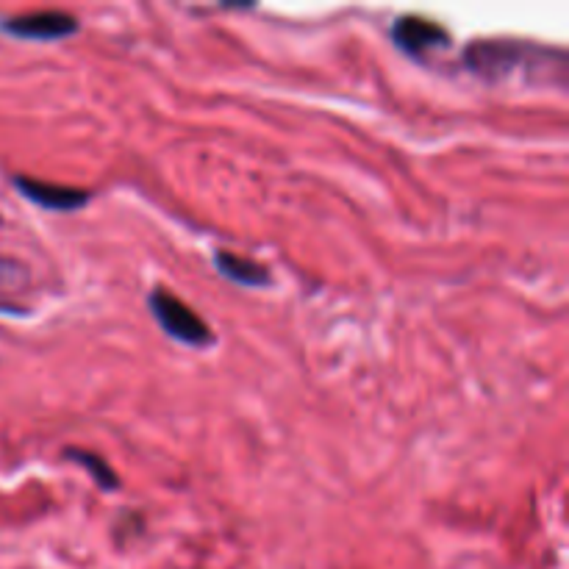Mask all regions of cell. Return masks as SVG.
Returning a JSON list of instances; mask_svg holds the SVG:
<instances>
[{"mask_svg":"<svg viewBox=\"0 0 569 569\" xmlns=\"http://www.w3.org/2000/svg\"><path fill=\"white\" fill-rule=\"evenodd\" d=\"M392 42L414 59H425L428 53L445 50L450 45V31L445 25L433 23V20L406 14L392 25Z\"/></svg>","mask_w":569,"mask_h":569,"instance_id":"4","label":"cell"},{"mask_svg":"<svg viewBox=\"0 0 569 569\" xmlns=\"http://www.w3.org/2000/svg\"><path fill=\"white\" fill-rule=\"evenodd\" d=\"M148 306L153 311L156 322L161 325V331L170 336V339H175V342H181L186 347H198V350L214 345L217 336L206 325V320L195 309H189L184 300L173 295L170 289L156 286L150 292Z\"/></svg>","mask_w":569,"mask_h":569,"instance_id":"2","label":"cell"},{"mask_svg":"<svg viewBox=\"0 0 569 569\" xmlns=\"http://www.w3.org/2000/svg\"><path fill=\"white\" fill-rule=\"evenodd\" d=\"M464 64L472 75L486 81H503L511 75L567 81V53L558 48H539L522 39H475L464 50Z\"/></svg>","mask_w":569,"mask_h":569,"instance_id":"1","label":"cell"},{"mask_svg":"<svg viewBox=\"0 0 569 569\" xmlns=\"http://www.w3.org/2000/svg\"><path fill=\"white\" fill-rule=\"evenodd\" d=\"M64 458H70V461H75L78 467H84L89 478L98 483L100 489L114 492V489L120 486L117 472H114L112 467H109V461L103 456H98V453H89V450H81V447H67V450H64Z\"/></svg>","mask_w":569,"mask_h":569,"instance_id":"7","label":"cell"},{"mask_svg":"<svg viewBox=\"0 0 569 569\" xmlns=\"http://www.w3.org/2000/svg\"><path fill=\"white\" fill-rule=\"evenodd\" d=\"M14 186L23 192L25 198L31 203H37L39 209L48 211H75L84 209L89 203L87 189H78V186H64V184H50V181H39V178H28V175H17Z\"/></svg>","mask_w":569,"mask_h":569,"instance_id":"5","label":"cell"},{"mask_svg":"<svg viewBox=\"0 0 569 569\" xmlns=\"http://www.w3.org/2000/svg\"><path fill=\"white\" fill-rule=\"evenodd\" d=\"M0 28L9 37L25 39V42H59V39L75 37L81 31V23L67 12H31L3 20Z\"/></svg>","mask_w":569,"mask_h":569,"instance_id":"3","label":"cell"},{"mask_svg":"<svg viewBox=\"0 0 569 569\" xmlns=\"http://www.w3.org/2000/svg\"><path fill=\"white\" fill-rule=\"evenodd\" d=\"M214 267L223 278L239 286H250V289L270 286V281H273V275L264 264L248 259V256H239V253H231V250H214Z\"/></svg>","mask_w":569,"mask_h":569,"instance_id":"6","label":"cell"}]
</instances>
